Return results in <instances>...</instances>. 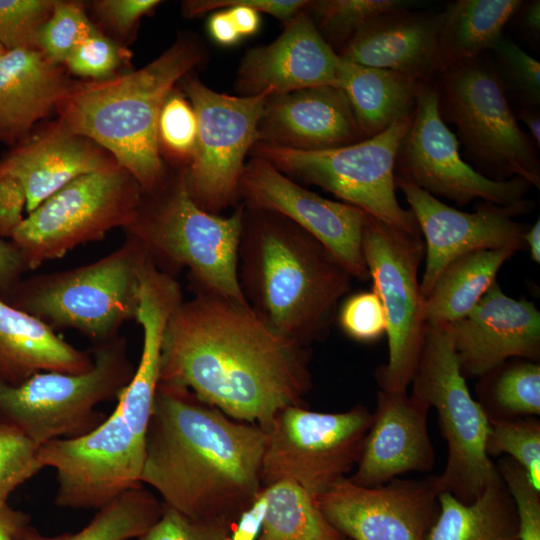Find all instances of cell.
Returning <instances> with one entry per match:
<instances>
[{"instance_id":"6da1fadb","label":"cell","mask_w":540,"mask_h":540,"mask_svg":"<svg viewBox=\"0 0 540 540\" xmlns=\"http://www.w3.org/2000/svg\"><path fill=\"white\" fill-rule=\"evenodd\" d=\"M310 358L309 347L276 333L247 302L196 291L168 320L159 383L266 432L279 411L303 404Z\"/></svg>"},{"instance_id":"7a4b0ae2","label":"cell","mask_w":540,"mask_h":540,"mask_svg":"<svg viewBox=\"0 0 540 540\" xmlns=\"http://www.w3.org/2000/svg\"><path fill=\"white\" fill-rule=\"evenodd\" d=\"M265 440L259 426L158 383L140 482L189 519L234 527L262 493Z\"/></svg>"},{"instance_id":"3957f363","label":"cell","mask_w":540,"mask_h":540,"mask_svg":"<svg viewBox=\"0 0 540 540\" xmlns=\"http://www.w3.org/2000/svg\"><path fill=\"white\" fill-rule=\"evenodd\" d=\"M177 305V298L165 289L141 291L136 321L143 331L142 353L130 382L117 396L114 411L87 434L39 446L42 466L56 471L57 506L100 509L126 490L142 485L162 340Z\"/></svg>"},{"instance_id":"277c9868","label":"cell","mask_w":540,"mask_h":540,"mask_svg":"<svg viewBox=\"0 0 540 540\" xmlns=\"http://www.w3.org/2000/svg\"><path fill=\"white\" fill-rule=\"evenodd\" d=\"M243 206L238 280L246 302L276 333L310 347L329 333L352 276L289 219Z\"/></svg>"},{"instance_id":"5b68a950","label":"cell","mask_w":540,"mask_h":540,"mask_svg":"<svg viewBox=\"0 0 540 540\" xmlns=\"http://www.w3.org/2000/svg\"><path fill=\"white\" fill-rule=\"evenodd\" d=\"M202 57L195 41L181 38L138 70L71 83L56 106L58 121L105 149L144 193L151 192L166 176L158 141L161 109Z\"/></svg>"},{"instance_id":"8992f818","label":"cell","mask_w":540,"mask_h":540,"mask_svg":"<svg viewBox=\"0 0 540 540\" xmlns=\"http://www.w3.org/2000/svg\"><path fill=\"white\" fill-rule=\"evenodd\" d=\"M243 210L241 205L228 217L203 210L188 190L183 169L143 192L136 217L124 231L161 271L174 276L189 269L194 292L246 302L238 280Z\"/></svg>"},{"instance_id":"52a82bcc","label":"cell","mask_w":540,"mask_h":540,"mask_svg":"<svg viewBox=\"0 0 540 540\" xmlns=\"http://www.w3.org/2000/svg\"><path fill=\"white\" fill-rule=\"evenodd\" d=\"M147 257L142 245L126 236L119 248L92 263L20 280L2 300L54 331L73 329L103 343L136 320Z\"/></svg>"},{"instance_id":"ba28073f","label":"cell","mask_w":540,"mask_h":540,"mask_svg":"<svg viewBox=\"0 0 540 540\" xmlns=\"http://www.w3.org/2000/svg\"><path fill=\"white\" fill-rule=\"evenodd\" d=\"M411 384V395L436 409L447 445L442 473L431 476L436 491L465 504L473 502L502 478L486 452L489 418L470 394L448 325L427 324Z\"/></svg>"},{"instance_id":"9c48e42d","label":"cell","mask_w":540,"mask_h":540,"mask_svg":"<svg viewBox=\"0 0 540 540\" xmlns=\"http://www.w3.org/2000/svg\"><path fill=\"white\" fill-rule=\"evenodd\" d=\"M433 81L440 116L455 126L475 170L495 181L519 177L539 189L536 146L520 128L493 63L479 57Z\"/></svg>"},{"instance_id":"30bf717a","label":"cell","mask_w":540,"mask_h":540,"mask_svg":"<svg viewBox=\"0 0 540 540\" xmlns=\"http://www.w3.org/2000/svg\"><path fill=\"white\" fill-rule=\"evenodd\" d=\"M94 364L84 373L39 372L19 384L0 378V418L38 446L94 430L106 415L96 406L119 395L135 368L121 336L95 344Z\"/></svg>"},{"instance_id":"8fae6325","label":"cell","mask_w":540,"mask_h":540,"mask_svg":"<svg viewBox=\"0 0 540 540\" xmlns=\"http://www.w3.org/2000/svg\"><path fill=\"white\" fill-rule=\"evenodd\" d=\"M411 119L396 122L371 138L328 150L301 151L258 143L255 156L390 226L420 235L413 212L400 205L395 193L396 157Z\"/></svg>"},{"instance_id":"7c38bea8","label":"cell","mask_w":540,"mask_h":540,"mask_svg":"<svg viewBox=\"0 0 540 540\" xmlns=\"http://www.w3.org/2000/svg\"><path fill=\"white\" fill-rule=\"evenodd\" d=\"M143 191L121 165L80 176L28 213L11 237L29 270L135 219Z\"/></svg>"},{"instance_id":"4fadbf2b","label":"cell","mask_w":540,"mask_h":540,"mask_svg":"<svg viewBox=\"0 0 540 540\" xmlns=\"http://www.w3.org/2000/svg\"><path fill=\"white\" fill-rule=\"evenodd\" d=\"M362 253L387 322L388 361L377 368L376 381L381 390L407 392L427 330L425 298L418 280L425 244L421 235L367 214Z\"/></svg>"},{"instance_id":"5bb4252c","label":"cell","mask_w":540,"mask_h":540,"mask_svg":"<svg viewBox=\"0 0 540 540\" xmlns=\"http://www.w3.org/2000/svg\"><path fill=\"white\" fill-rule=\"evenodd\" d=\"M371 423L372 413L363 405L338 413L303 405L282 409L265 432L263 489L290 481L315 499L355 469Z\"/></svg>"},{"instance_id":"9a60e30c","label":"cell","mask_w":540,"mask_h":540,"mask_svg":"<svg viewBox=\"0 0 540 540\" xmlns=\"http://www.w3.org/2000/svg\"><path fill=\"white\" fill-rule=\"evenodd\" d=\"M183 89L197 119V138L186 169L188 190L203 210L218 214L236 196L245 156L257 143V128L268 93L231 96L186 75Z\"/></svg>"},{"instance_id":"2e32d148","label":"cell","mask_w":540,"mask_h":540,"mask_svg":"<svg viewBox=\"0 0 540 540\" xmlns=\"http://www.w3.org/2000/svg\"><path fill=\"white\" fill-rule=\"evenodd\" d=\"M459 145L438 111L434 81L423 82L411 123L398 149L395 175L459 206L476 199L503 206L526 200L531 187L527 181L519 177L505 181L486 178L463 160Z\"/></svg>"},{"instance_id":"e0dca14e","label":"cell","mask_w":540,"mask_h":540,"mask_svg":"<svg viewBox=\"0 0 540 540\" xmlns=\"http://www.w3.org/2000/svg\"><path fill=\"white\" fill-rule=\"evenodd\" d=\"M238 195L245 206L289 219L317 239L352 276L369 278L362 253L367 213L305 189L267 160L254 156L243 169Z\"/></svg>"},{"instance_id":"ac0fdd59","label":"cell","mask_w":540,"mask_h":540,"mask_svg":"<svg viewBox=\"0 0 540 540\" xmlns=\"http://www.w3.org/2000/svg\"><path fill=\"white\" fill-rule=\"evenodd\" d=\"M425 239V270L420 282L426 298L444 268L453 260L478 250L525 246L526 228L514 217L528 210L529 202L503 206L477 203L474 212H463L441 202L409 180L395 175Z\"/></svg>"},{"instance_id":"d6986e66","label":"cell","mask_w":540,"mask_h":540,"mask_svg":"<svg viewBox=\"0 0 540 540\" xmlns=\"http://www.w3.org/2000/svg\"><path fill=\"white\" fill-rule=\"evenodd\" d=\"M431 476L362 487L348 477L315 498L330 524L349 540H427L439 513Z\"/></svg>"},{"instance_id":"ffe728a7","label":"cell","mask_w":540,"mask_h":540,"mask_svg":"<svg viewBox=\"0 0 540 540\" xmlns=\"http://www.w3.org/2000/svg\"><path fill=\"white\" fill-rule=\"evenodd\" d=\"M464 377H483L511 359L538 362L540 312L495 282L462 319L448 324Z\"/></svg>"},{"instance_id":"44dd1931","label":"cell","mask_w":540,"mask_h":540,"mask_svg":"<svg viewBox=\"0 0 540 540\" xmlns=\"http://www.w3.org/2000/svg\"><path fill=\"white\" fill-rule=\"evenodd\" d=\"M340 56L318 31L305 8L291 18L270 44L249 50L236 80L240 96L282 95L336 86Z\"/></svg>"},{"instance_id":"7402d4cb","label":"cell","mask_w":540,"mask_h":540,"mask_svg":"<svg viewBox=\"0 0 540 540\" xmlns=\"http://www.w3.org/2000/svg\"><path fill=\"white\" fill-rule=\"evenodd\" d=\"M430 407L407 392H377L372 423L354 473L362 487H377L409 472H428L435 451L428 433Z\"/></svg>"},{"instance_id":"603a6c76","label":"cell","mask_w":540,"mask_h":540,"mask_svg":"<svg viewBox=\"0 0 540 540\" xmlns=\"http://www.w3.org/2000/svg\"><path fill=\"white\" fill-rule=\"evenodd\" d=\"M345 93L319 86L270 96L257 142L301 151L339 148L364 140Z\"/></svg>"},{"instance_id":"cb8c5ba5","label":"cell","mask_w":540,"mask_h":540,"mask_svg":"<svg viewBox=\"0 0 540 540\" xmlns=\"http://www.w3.org/2000/svg\"><path fill=\"white\" fill-rule=\"evenodd\" d=\"M1 165L22 184L30 213L74 179L106 169L116 160L90 139L59 121L18 143Z\"/></svg>"},{"instance_id":"d4e9b609","label":"cell","mask_w":540,"mask_h":540,"mask_svg":"<svg viewBox=\"0 0 540 540\" xmlns=\"http://www.w3.org/2000/svg\"><path fill=\"white\" fill-rule=\"evenodd\" d=\"M438 14L400 8L363 26L338 54L355 64L387 69L420 82L437 74Z\"/></svg>"},{"instance_id":"484cf974","label":"cell","mask_w":540,"mask_h":540,"mask_svg":"<svg viewBox=\"0 0 540 540\" xmlns=\"http://www.w3.org/2000/svg\"><path fill=\"white\" fill-rule=\"evenodd\" d=\"M71 82L37 49L7 51L0 59V142L17 145L45 118Z\"/></svg>"},{"instance_id":"4316f807","label":"cell","mask_w":540,"mask_h":540,"mask_svg":"<svg viewBox=\"0 0 540 540\" xmlns=\"http://www.w3.org/2000/svg\"><path fill=\"white\" fill-rule=\"evenodd\" d=\"M93 356L67 343L44 322L0 299V378L19 384L32 375L55 371L79 374Z\"/></svg>"},{"instance_id":"83f0119b","label":"cell","mask_w":540,"mask_h":540,"mask_svg":"<svg viewBox=\"0 0 540 540\" xmlns=\"http://www.w3.org/2000/svg\"><path fill=\"white\" fill-rule=\"evenodd\" d=\"M420 82L405 74L367 67L340 58L336 87L346 95L365 139L412 117Z\"/></svg>"},{"instance_id":"f1b7e54d","label":"cell","mask_w":540,"mask_h":540,"mask_svg":"<svg viewBox=\"0 0 540 540\" xmlns=\"http://www.w3.org/2000/svg\"><path fill=\"white\" fill-rule=\"evenodd\" d=\"M522 0H456L438 13L437 74L481 57L503 37ZM436 74V75H437Z\"/></svg>"},{"instance_id":"f546056e","label":"cell","mask_w":540,"mask_h":540,"mask_svg":"<svg viewBox=\"0 0 540 540\" xmlns=\"http://www.w3.org/2000/svg\"><path fill=\"white\" fill-rule=\"evenodd\" d=\"M438 501L427 540H520L515 502L503 480L468 504L449 493H440Z\"/></svg>"},{"instance_id":"4dcf8cb0","label":"cell","mask_w":540,"mask_h":540,"mask_svg":"<svg viewBox=\"0 0 540 540\" xmlns=\"http://www.w3.org/2000/svg\"><path fill=\"white\" fill-rule=\"evenodd\" d=\"M516 251L478 250L453 260L425 298L427 324L448 325L465 317L496 282L501 266Z\"/></svg>"},{"instance_id":"1f68e13d","label":"cell","mask_w":540,"mask_h":540,"mask_svg":"<svg viewBox=\"0 0 540 540\" xmlns=\"http://www.w3.org/2000/svg\"><path fill=\"white\" fill-rule=\"evenodd\" d=\"M259 540H349L326 519L315 499L290 481L262 490Z\"/></svg>"},{"instance_id":"d6a6232c","label":"cell","mask_w":540,"mask_h":540,"mask_svg":"<svg viewBox=\"0 0 540 540\" xmlns=\"http://www.w3.org/2000/svg\"><path fill=\"white\" fill-rule=\"evenodd\" d=\"M93 519L76 533L42 535L27 524L18 540H129L146 533L162 516L164 505L142 485L126 490L98 509Z\"/></svg>"},{"instance_id":"836d02e7","label":"cell","mask_w":540,"mask_h":540,"mask_svg":"<svg viewBox=\"0 0 540 540\" xmlns=\"http://www.w3.org/2000/svg\"><path fill=\"white\" fill-rule=\"evenodd\" d=\"M480 405L488 418L517 419L540 414V365L524 359L508 360L482 377Z\"/></svg>"},{"instance_id":"e575fe53","label":"cell","mask_w":540,"mask_h":540,"mask_svg":"<svg viewBox=\"0 0 540 540\" xmlns=\"http://www.w3.org/2000/svg\"><path fill=\"white\" fill-rule=\"evenodd\" d=\"M407 0H318L309 1L305 11L332 49L339 54L354 35L379 15L400 8H412Z\"/></svg>"},{"instance_id":"d590c367","label":"cell","mask_w":540,"mask_h":540,"mask_svg":"<svg viewBox=\"0 0 540 540\" xmlns=\"http://www.w3.org/2000/svg\"><path fill=\"white\" fill-rule=\"evenodd\" d=\"M488 456L506 455L526 472L532 486L540 491V421L535 417L489 418L486 439Z\"/></svg>"},{"instance_id":"8d00e7d4","label":"cell","mask_w":540,"mask_h":540,"mask_svg":"<svg viewBox=\"0 0 540 540\" xmlns=\"http://www.w3.org/2000/svg\"><path fill=\"white\" fill-rule=\"evenodd\" d=\"M98 31L81 3L56 1L52 14L39 31L37 49L53 63L64 64L81 42Z\"/></svg>"},{"instance_id":"74e56055","label":"cell","mask_w":540,"mask_h":540,"mask_svg":"<svg viewBox=\"0 0 540 540\" xmlns=\"http://www.w3.org/2000/svg\"><path fill=\"white\" fill-rule=\"evenodd\" d=\"M493 65L506 93L520 107L538 108L540 104V63L509 38L502 37L491 49Z\"/></svg>"},{"instance_id":"f35d334b","label":"cell","mask_w":540,"mask_h":540,"mask_svg":"<svg viewBox=\"0 0 540 540\" xmlns=\"http://www.w3.org/2000/svg\"><path fill=\"white\" fill-rule=\"evenodd\" d=\"M39 446L20 430L0 418V506L9 495L44 468Z\"/></svg>"},{"instance_id":"ab89813d","label":"cell","mask_w":540,"mask_h":540,"mask_svg":"<svg viewBox=\"0 0 540 540\" xmlns=\"http://www.w3.org/2000/svg\"><path fill=\"white\" fill-rule=\"evenodd\" d=\"M56 1L0 0V43L6 50L37 49L39 31Z\"/></svg>"},{"instance_id":"60d3db41","label":"cell","mask_w":540,"mask_h":540,"mask_svg":"<svg viewBox=\"0 0 540 540\" xmlns=\"http://www.w3.org/2000/svg\"><path fill=\"white\" fill-rule=\"evenodd\" d=\"M196 138L197 119L193 107L181 94L171 92L158 120L159 146L176 159L191 161Z\"/></svg>"},{"instance_id":"b9f144b4","label":"cell","mask_w":540,"mask_h":540,"mask_svg":"<svg viewBox=\"0 0 540 540\" xmlns=\"http://www.w3.org/2000/svg\"><path fill=\"white\" fill-rule=\"evenodd\" d=\"M496 465L515 502L519 539L540 540V491L532 486L525 470L513 459L501 457Z\"/></svg>"},{"instance_id":"7bdbcfd3","label":"cell","mask_w":540,"mask_h":540,"mask_svg":"<svg viewBox=\"0 0 540 540\" xmlns=\"http://www.w3.org/2000/svg\"><path fill=\"white\" fill-rule=\"evenodd\" d=\"M127 51L100 31L81 42L64 63L76 75L92 80L114 76Z\"/></svg>"},{"instance_id":"ee69618b","label":"cell","mask_w":540,"mask_h":540,"mask_svg":"<svg viewBox=\"0 0 540 540\" xmlns=\"http://www.w3.org/2000/svg\"><path fill=\"white\" fill-rule=\"evenodd\" d=\"M338 321L349 337L360 342L374 341L387 330L382 303L373 290L348 297L338 313Z\"/></svg>"},{"instance_id":"f6af8a7d","label":"cell","mask_w":540,"mask_h":540,"mask_svg":"<svg viewBox=\"0 0 540 540\" xmlns=\"http://www.w3.org/2000/svg\"><path fill=\"white\" fill-rule=\"evenodd\" d=\"M232 531L233 526L192 520L164 505L160 519L138 540H232Z\"/></svg>"},{"instance_id":"bcb514c9","label":"cell","mask_w":540,"mask_h":540,"mask_svg":"<svg viewBox=\"0 0 540 540\" xmlns=\"http://www.w3.org/2000/svg\"><path fill=\"white\" fill-rule=\"evenodd\" d=\"M158 0H100L93 2L99 18L115 33L126 35L151 12Z\"/></svg>"},{"instance_id":"7dc6e473","label":"cell","mask_w":540,"mask_h":540,"mask_svg":"<svg viewBox=\"0 0 540 540\" xmlns=\"http://www.w3.org/2000/svg\"><path fill=\"white\" fill-rule=\"evenodd\" d=\"M27 199L21 182L0 163V237H12L23 221Z\"/></svg>"},{"instance_id":"c3c4849f","label":"cell","mask_w":540,"mask_h":540,"mask_svg":"<svg viewBox=\"0 0 540 540\" xmlns=\"http://www.w3.org/2000/svg\"><path fill=\"white\" fill-rule=\"evenodd\" d=\"M28 270L26 261L16 245L0 237V293L16 285L21 280V275Z\"/></svg>"},{"instance_id":"681fc988","label":"cell","mask_w":540,"mask_h":540,"mask_svg":"<svg viewBox=\"0 0 540 540\" xmlns=\"http://www.w3.org/2000/svg\"><path fill=\"white\" fill-rule=\"evenodd\" d=\"M208 30L212 38L221 45L235 44L241 38L226 9L211 15Z\"/></svg>"},{"instance_id":"f907efd6","label":"cell","mask_w":540,"mask_h":540,"mask_svg":"<svg viewBox=\"0 0 540 540\" xmlns=\"http://www.w3.org/2000/svg\"><path fill=\"white\" fill-rule=\"evenodd\" d=\"M29 521L26 513L15 510L8 504L0 506V540H18L20 531Z\"/></svg>"},{"instance_id":"816d5d0a","label":"cell","mask_w":540,"mask_h":540,"mask_svg":"<svg viewBox=\"0 0 540 540\" xmlns=\"http://www.w3.org/2000/svg\"><path fill=\"white\" fill-rule=\"evenodd\" d=\"M514 16H518V24L522 31L534 41L540 36V1L523 2Z\"/></svg>"},{"instance_id":"f5cc1de1","label":"cell","mask_w":540,"mask_h":540,"mask_svg":"<svg viewBox=\"0 0 540 540\" xmlns=\"http://www.w3.org/2000/svg\"><path fill=\"white\" fill-rule=\"evenodd\" d=\"M516 119L524 123L529 129L530 135L533 138L534 145L537 149L540 147V113L538 108L520 107L516 114Z\"/></svg>"},{"instance_id":"db71d44e","label":"cell","mask_w":540,"mask_h":540,"mask_svg":"<svg viewBox=\"0 0 540 540\" xmlns=\"http://www.w3.org/2000/svg\"><path fill=\"white\" fill-rule=\"evenodd\" d=\"M524 243L528 246L530 256L534 262L540 263V221L537 219L534 224L526 230Z\"/></svg>"},{"instance_id":"11a10c76","label":"cell","mask_w":540,"mask_h":540,"mask_svg":"<svg viewBox=\"0 0 540 540\" xmlns=\"http://www.w3.org/2000/svg\"><path fill=\"white\" fill-rule=\"evenodd\" d=\"M7 52L6 48L0 43V59Z\"/></svg>"}]
</instances>
